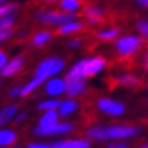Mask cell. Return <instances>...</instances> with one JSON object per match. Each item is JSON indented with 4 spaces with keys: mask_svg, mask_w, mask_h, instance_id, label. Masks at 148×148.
<instances>
[{
    "mask_svg": "<svg viewBox=\"0 0 148 148\" xmlns=\"http://www.w3.org/2000/svg\"><path fill=\"white\" fill-rule=\"evenodd\" d=\"M66 67V62L65 59L58 57V55H53V57H47L43 58L40 62L36 65L35 70H34V75L28 82H26L22 88V94L20 97H27L30 94H32L35 90H38L43 84L51 77L59 75Z\"/></svg>",
    "mask_w": 148,
    "mask_h": 148,
    "instance_id": "obj_1",
    "label": "cell"
},
{
    "mask_svg": "<svg viewBox=\"0 0 148 148\" xmlns=\"http://www.w3.org/2000/svg\"><path fill=\"white\" fill-rule=\"evenodd\" d=\"M141 133L139 127L131 124H110L93 125L86 129V137L90 141H124L133 139Z\"/></svg>",
    "mask_w": 148,
    "mask_h": 148,
    "instance_id": "obj_2",
    "label": "cell"
},
{
    "mask_svg": "<svg viewBox=\"0 0 148 148\" xmlns=\"http://www.w3.org/2000/svg\"><path fill=\"white\" fill-rule=\"evenodd\" d=\"M106 59L101 55H94V57H85V58L78 59L74 62L71 67L66 71L65 78L66 81L73 79H88L98 75L100 73L105 70Z\"/></svg>",
    "mask_w": 148,
    "mask_h": 148,
    "instance_id": "obj_3",
    "label": "cell"
},
{
    "mask_svg": "<svg viewBox=\"0 0 148 148\" xmlns=\"http://www.w3.org/2000/svg\"><path fill=\"white\" fill-rule=\"evenodd\" d=\"M144 39L140 35H135V34H128V35H123L114 40V53H116L120 58L128 59L132 58L144 46Z\"/></svg>",
    "mask_w": 148,
    "mask_h": 148,
    "instance_id": "obj_4",
    "label": "cell"
},
{
    "mask_svg": "<svg viewBox=\"0 0 148 148\" xmlns=\"http://www.w3.org/2000/svg\"><path fill=\"white\" fill-rule=\"evenodd\" d=\"M34 19L38 23L46 24V26L59 27L70 20L78 19V14H67V12H62L59 10H38L34 14Z\"/></svg>",
    "mask_w": 148,
    "mask_h": 148,
    "instance_id": "obj_5",
    "label": "cell"
},
{
    "mask_svg": "<svg viewBox=\"0 0 148 148\" xmlns=\"http://www.w3.org/2000/svg\"><path fill=\"white\" fill-rule=\"evenodd\" d=\"M96 108L98 112H101L105 116H109L112 119H117V117L124 116L127 112V106L124 102L119 101L116 98L112 97H100L96 100Z\"/></svg>",
    "mask_w": 148,
    "mask_h": 148,
    "instance_id": "obj_6",
    "label": "cell"
},
{
    "mask_svg": "<svg viewBox=\"0 0 148 148\" xmlns=\"http://www.w3.org/2000/svg\"><path fill=\"white\" fill-rule=\"evenodd\" d=\"M75 129V125L70 121H59L58 124H55L51 128H40L36 125L32 129V133L39 137H55V136H66L71 133Z\"/></svg>",
    "mask_w": 148,
    "mask_h": 148,
    "instance_id": "obj_7",
    "label": "cell"
},
{
    "mask_svg": "<svg viewBox=\"0 0 148 148\" xmlns=\"http://www.w3.org/2000/svg\"><path fill=\"white\" fill-rule=\"evenodd\" d=\"M66 78L61 77V75H55V77L49 78L43 84V92H45L46 96H49L51 98H59L66 92Z\"/></svg>",
    "mask_w": 148,
    "mask_h": 148,
    "instance_id": "obj_8",
    "label": "cell"
},
{
    "mask_svg": "<svg viewBox=\"0 0 148 148\" xmlns=\"http://www.w3.org/2000/svg\"><path fill=\"white\" fill-rule=\"evenodd\" d=\"M51 148H92V141L88 137H70L59 139L50 143Z\"/></svg>",
    "mask_w": 148,
    "mask_h": 148,
    "instance_id": "obj_9",
    "label": "cell"
},
{
    "mask_svg": "<svg viewBox=\"0 0 148 148\" xmlns=\"http://www.w3.org/2000/svg\"><path fill=\"white\" fill-rule=\"evenodd\" d=\"M24 55H15L10 58V61L7 62V65L0 70V77L1 78H11L14 75L19 73L24 66Z\"/></svg>",
    "mask_w": 148,
    "mask_h": 148,
    "instance_id": "obj_10",
    "label": "cell"
},
{
    "mask_svg": "<svg viewBox=\"0 0 148 148\" xmlns=\"http://www.w3.org/2000/svg\"><path fill=\"white\" fill-rule=\"evenodd\" d=\"M84 30H85V22H82L79 19H74L62 24V26H59L57 31H58V35L73 36L77 35V34H81Z\"/></svg>",
    "mask_w": 148,
    "mask_h": 148,
    "instance_id": "obj_11",
    "label": "cell"
},
{
    "mask_svg": "<svg viewBox=\"0 0 148 148\" xmlns=\"http://www.w3.org/2000/svg\"><path fill=\"white\" fill-rule=\"evenodd\" d=\"M88 92V85H86L85 79H73V81H67L66 85V94L70 98H77L81 97Z\"/></svg>",
    "mask_w": 148,
    "mask_h": 148,
    "instance_id": "obj_12",
    "label": "cell"
},
{
    "mask_svg": "<svg viewBox=\"0 0 148 148\" xmlns=\"http://www.w3.org/2000/svg\"><path fill=\"white\" fill-rule=\"evenodd\" d=\"M79 108V104L75 98H70V97H66L61 100L59 102V106H58V113H59V117H62V119H67V117H70L71 114L78 110Z\"/></svg>",
    "mask_w": 148,
    "mask_h": 148,
    "instance_id": "obj_13",
    "label": "cell"
},
{
    "mask_svg": "<svg viewBox=\"0 0 148 148\" xmlns=\"http://www.w3.org/2000/svg\"><path fill=\"white\" fill-rule=\"evenodd\" d=\"M114 82L117 86H123V88H137L141 84V78L136 74L132 73H120L114 77Z\"/></svg>",
    "mask_w": 148,
    "mask_h": 148,
    "instance_id": "obj_14",
    "label": "cell"
},
{
    "mask_svg": "<svg viewBox=\"0 0 148 148\" xmlns=\"http://www.w3.org/2000/svg\"><path fill=\"white\" fill-rule=\"evenodd\" d=\"M61 121L58 110H45L38 119V127L40 128H51Z\"/></svg>",
    "mask_w": 148,
    "mask_h": 148,
    "instance_id": "obj_15",
    "label": "cell"
},
{
    "mask_svg": "<svg viewBox=\"0 0 148 148\" xmlns=\"http://www.w3.org/2000/svg\"><path fill=\"white\" fill-rule=\"evenodd\" d=\"M18 112H19V105H18V104L4 105L3 108L0 109V128H4L7 124L12 123Z\"/></svg>",
    "mask_w": 148,
    "mask_h": 148,
    "instance_id": "obj_16",
    "label": "cell"
},
{
    "mask_svg": "<svg viewBox=\"0 0 148 148\" xmlns=\"http://www.w3.org/2000/svg\"><path fill=\"white\" fill-rule=\"evenodd\" d=\"M53 38H54L53 31H50V30H39L31 36V45L32 47L40 49V47H45L46 45H49Z\"/></svg>",
    "mask_w": 148,
    "mask_h": 148,
    "instance_id": "obj_17",
    "label": "cell"
},
{
    "mask_svg": "<svg viewBox=\"0 0 148 148\" xmlns=\"http://www.w3.org/2000/svg\"><path fill=\"white\" fill-rule=\"evenodd\" d=\"M18 133L12 128H0V148H10L16 144Z\"/></svg>",
    "mask_w": 148,
    "mask_h": 148,
    "instance_id": "obj_18",
    "label": "cell"
},
{
    "mask_svg": "<svg viewBox=\"0 0 148 148\" xmlns=\"http://www.w3.org/2000/svg\"><path fill=\"white\" fill-rule=\"evenodd\" d=\"M84 8L82 0H61L58 3V10L67 14H78Z\"/></svg>",
    "mask_w": 148,
    "mask_h": 148,
    "instance_id": "obj_19",
    "label": "cell"
},
{
    "mask_svg": "<svg viewBox=\"0 0 148 148\" xmlns=\"http://www.w3.org/2000/svg\"><path fill=\"white\" fill-rule=\"evenodd\" d=\"M119 36H120V28L117 27L101 28L96 32V38L101 42H112V40H116Z\"/></svg>",
    "mask_w": 148,
    "mask_h": 148,
    "instance_id": "obj_20",
    "label": "cell"
},
{
    "mask_svg": "<svg viewBox=\"0 0 148 148\" xmlns=\"http://www.w3.org/2000/svg\"><path fill=\"white\" fill-rule=\"evenodd\" d=\"M59 102H61L59 98L47 97L45 100H40L36 104V109L40 110V112H45V110H57L59 106Z\"/></svg>",
    "mask_w": 148,
    "mask_h": 148,
    "instance_id": "obj_21",
    "label": "cell"
},
{
    "mask_svg": "<svg viewBox=\"0 0 148 148\" xmlns=\"http://www.w3.org/2000/svg\"><path fill=\"white\" fill-rule=\"evenodd\" d=\"M82 14L85 18H90V16H97V18H102V16L106 14V8L102 7V5H96V4H92V5H86V7L82 8Z\"/></svg>",
    "mask_w": 148,
    "mask_h": 148,
    "instance_id": "obj_22",
    "label": "cell"
},
{
    "mask_svg": "<svg viewBox=\"0 0 148 148\" xmlns=\"http://www.w3.org/2000/svg\"><path fill=\"white\" fill-rule=\"evenodd\" d=\"M136 30L139 32V35L144 40H148V18H140L136 20Z\"/></svg>",
    "mask_w": 148,
    "mask_h": 148,
    "instance_id": "obj_23",
    "label": "cell"
},
{
    "mask_svg": "<svg viewBox=\"0 0 148 148\" xmlns=\"http://www.w3.org/2000/svg\"><path fill=\"white\" fill-rule=\"evenodd\" d=\"M18 8H19V4L15 3V1H10V3H5L3 5H0V19L15 14L18 11Z\"/></svg>",
    "mask_w": 148,
    "mask_h": 148,
    "instance_id": "obj_24",
    "label": "cell"
},
{
    "mask_svg": "<svg viewBox=\"0 0 148 148\" xmlns=\"http://www.w3.org/2000/svg\"><path fill=\"white\" fill-rule=\"evenodd\" d=\"M15 23H16L15 14L8 15V16H5V18H1V19H0V32L5 31V30H10V28H14Z\"/></svg>",
    "mask_w": 148,
    "mask_h": 148,
    "instance_id": "obj_25",
    "label": "cell"
},
{
    "mask_svg": "<svg viewBox=\"0 0 148 148\" xmlns=\"http://www.w3.org/2000/svg\"><path fill=\"white\" fill-rule=\"evenodd\" d=\"M66 47L67 49H70V50H75V49H79V47L84 45V39L82 38H77V36H74V38H70L66 40Z\"/></svg>",
    "mask_w": 148,
    "mask_h": 148,
    "instance_id": "obj_26",
    "label": "cell"
},
{
    "mask_svg": "<svg viewBox=\"0 0 148 148\" xmlns=\"http://www.w3.org/2000/svg\"><path fill=\"white\" fill-rule=\"evenodd\" d=\"M22 88H23V85H20V84L14 85L11 89L8 90V97H10V98L20 97V94H22Z\"/></svg>",
    "mask_w": 148,
    "mask_h": 148,
    "instance_id": "obj_27",
    "label": "cell"
},
{
    "mask_svg": "<svg viewBox=\"0 0 148 148\" xmlns=\"http://www.w3.org/2000/svg\"><path fill=\"white\" fill-rule=\"evenodd\" d=\"M15 30L14 28H10V30H5V31H1L0 32V45L1 43H4L5 40H8V39H11L12 36L15 35Z\"/></svg>",
    "mask_w": 148,
    "mask_h": 148,
    "instance_id": "obj_28",
    "label": "cell"
},
{
    "mask_svg": "<svg viewBox=\"0 0 148 148\" xmlns=\"http://www.w3.org/2000/svg\"><path fill=\"white\" fill-rule=\"evenodd\" d=\"M27 116H28V112L27 110H19V112L16 113V116H15V119H14V124H16V125H19V124H22L26 119H27Z\"/></svg>",
    "mask_w": 148,
    "mask_h": 148,
    "instance_id": "obj_29",
    "label": "cell"
},
{
    "mask_svg": "<svg viewBox=\"0 0 148 148\" xmlns=\"http://www.w3.org/2000/svg\"><path fill=\"white\" fill-rule=\"evenodd\" d=\"M26 148H51L50 143H45V141H31L26 145Z\"/></svg>",
    "mask_w": 148,
    "mask_h": 148,
    "instance_id": "obj_30",
    "label": "cell"
},
{
    "mask_svg": "<svg viewBox=\"0 0 148 148\" xmlns=\"http://www.w3.org/2000/svg\"><path fill=\"white\" fill-rule=\"evenodd\" d=\"M105 148H129L125 141H109Z\"/></svg>",
    "mask_w": 148,
    "mask_h": 148,
    "instance_id": "obj_31",
    "label": "cell"
},
{
    "mask_svg": "<svg viewBox=\"0 0 148 148\" xmlns=\"http://www.w3.org/2000/svg\"><path fill=\"white\" fill-rule=\"evenodd\" d=\"M104 20L102 18H97V16H90V18H85V23L90 24V26H98L101 24Z\"/></svg>",
    "mask_w": 148,
    "mask_h": 148,
    "instance_id": "obj_32",
    "label": "cell"
},
{
    "mask_svg": "<svg viewBox=\"0 0 148 148\" xmlns=\"http://www.w3.org/2000/svg\"><path fill=\"white\" fill-rule=\"evenodd\" d=\"M8 61H10L8 53H7V51H4V50H0V70H1L5 65H7Z\"/></svg>",
    "mask_w": 148,
    "mask_h": 148,
    "instance_id": "obj_33",
    "label": "cell"
},
{
    "mask_svg": "<svg viewBox=\"0 0 148 148\" xmlns=\"http://www.w3.org/2000/svg\"><path fill=\"white\" fill-rule=\"evenodd\" d=\"M141 70L144 73H148V47L145 49L144 54H143V59H141Z\"/></svg>",
    "mask_w": 148,
    "mask_h": 148,
    "instance_id": "obj_34",
    "label": "cell"
},
{
    "mask_svg": "<svg viewBox=\"0 0 148 148\" xmlns=\"http://www.w3.org/2000/svg\"><path fill=\"white\" fill-rule=\"evenodd\" d=\"M136 4L139 5V7L148 10V0H136Z\"/></svg>",
    "mask_w": 148,
    "mask_h": 148,
    "instance_id": "obj_35",
    "label": "cell"
},
{
    "mask_svg": "<svg viewBox=\"0 0 148 148\" xmlns=\"http://www.w3.org/2000/svg\"><path fill=\"white\" fill-rule=\"evenodd\" d=\"M18 35H19V38H24V36L27 35V31H26V30H22V31H20Z\"/></svg>",
    "mask_w": 148,
    "mask_h": 148,
    "instance_id": "obj_36",
    "label": "cell"
},
{
    "mask_svg": "<svg viewBox=\"0 0 148 148\" xmlns=\"http://www.w3.org/2000/svg\"><path fill=\"white\" fill-rule=\"evenodd\" d=\"M46 3H50V4H53V3H59L61 0H45Z\"/></svg>",
    "mask_w": 148,
    "mask_h": 148,
    "instance_id": "obj_37",
    "label": "cell"
},
{
    "mask_svg": "<svg viewBox=\"0 0 148 148\" xmlns=\"http://www.w3.org/2000/svg\"><path fill=\"white\" fill-rule=\"evenodd\" d=\"M137 148H148V143H144V144H141V145H139Z\"/></svg>",
    "mask_w": 148,
    "mask_h": 148,
    "instance_id": "obj_38",
    "label": "cell"
},
{
    "mask_svg": "<svg viewBox=\"0 0 148 148\" xmlns=\"http://www.w3.org/2000/svg\"><path fill=\"white\" fill-rule=\"evenodd\" d=\"M5 3H8L7 0H0V5H3V4H5Z\"/></svg>",
    "mask_w": 148,
    "mask_h": 148,
    "instance_id": "obj_39",
    "label": "cell"
},
{
    "mask_svg": "<svg viewBox=\"0 0 148 148\" xmlns=\"http://www.w3.org/2000/svg\"><path fill=\"white\" fill-rule=\"evenodd\" d=\"M10 148H20V145H18V144H15V145H12V147H10Z\"/></svg>",
    "mask_w": 148,
    "mask_h": 148,
    "instance_id": "obj_40",
    "label": "cell"
}]
</instances>
